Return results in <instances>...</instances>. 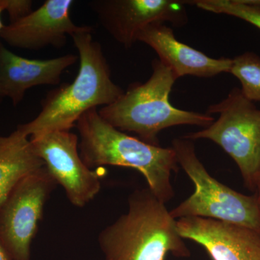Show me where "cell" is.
I'll list each match as a JSON object with an SVG mask.
<instances>
[{
    "instance_id": "6da1fadb",
    "label": "cell",
    "mask_w": 260,
    "mask_h": 260,
    "mask_svg": "<svg viewBox=\"0 0 260 260\" xmlns=\"http://www.w3.org/2000/svg\"><path fill=\"white\" fill-rule=\"evenodd\" d=\"M93 27L72 36L78 51L76 78L47 94L37 117L17 129L29 138L56 131H70L85 113L115 102L124 93L112 79L110 68L99 42L92 37Z\"/></svg>"
},
{
    "instance_id": "7a4b0ae2",
    "label": "cell",
    "mask_w": 260,
    "mask_h": 260,
    "mask_svg": "<svg viewBox=\"0 0 260 260\" xmlns=\"http://www.w3.org/2000/svg\"><path fill=\"white\" fill-rule=\"evenodd\" d=\"M79 152L90 169L103 166L132 168L141 173L148 188L162 203L174 197L172 172L179 169L177 155L172 148L145 143L116 129L99 115L98 109L83 114L76 123Z\"/></svg>"
},
{
    "instance_id": "3957f363",
    "label": "cell",
    "mask_w": 260,
    "mask_h": 260,
    "mask_svg": "<svg viewBox=\"0 0 260 260\" xmlns=\"http://www.w3.org/2000/svg\"><path fill=\"white\" fill-rule=\"evenodd\" d=\"M128 205L127 213L99 234L104 260H165L169 253L190 256L177 220L148 187L135 191Z\"/></svg>"
},
{
    "instance_id": "277c9868",
    "label": "cell",
    "mask_w": 260,
    "mask_h": 260,
    "mask_svg": "<svg viewBox=\"0 0 260 260\" xmlns=\"http://www.w3.org/2000/svg\"><path fill=\"white\" fill-rule=\"evenodd\" d=\"M153 73L144 83L132 84L115 102L101 108L99 115L121 132L138 135L140 140L159 145L162 130L179 125L207 128L215 121L209 114L188 112L171 104L169 95L178 79L159 59L152 61Z\"/></svg>"
},
{
    "instance_id": "5b68a950",
    "label": "cell",
    "mask_w": 260,
    "mask_h": 260,
    "mask_svg": "<svg viewBox=\"0 0 260 260\" xmlns=\"http://www.w3.org/2000/svg\"><path fill=\"white\" fill-rule=\"evenodd\" d=\"M172 148L179 165L194 185V191L170 214L174 219L200 217L250 229L260 234L256 195L243 194L210 175L195 152L192 140L176 138Z\"/></svg>"
},
{
    "instance_id": "8992f818",
    "label": "cell",
    "mask_w": 260,
    "mask_h": 260,
    "mask_svg": "<svg viewBox=\"0 0 260 260\" xmlns=\"http://www.w3.org/2000/svg\"><path fill=\"white\" fill-rule=\"evenodd\" d=\"M205 113L220 116L208 127L183 138L210 140L221 147L237 164L246 187L256 191L260 174V109L235 88Z\"/></svg>"
},
{
    "instance_id": "52a82bcc",
    "label": "cell",
    "mask_w": 260,
    "mask_h": 260,
    "mask_svg": "<svg viewBox=\"0 0 260 260\" xmlns=\"http://www.w3.org/2000/svg\"><path fill=\"white\" fill-rule=\"evenodd\" d=\"M56 185L44 166L22 179L0 205V243L11 260H30L31 243Z\"/></svg>"
},
{
    "instance_id": "ba28073f",
    "label": "cell",
    "mask_w": 260,
    "mask_h": 260,
    "mask_svg": "<svg viewBox=\"0 0 260 260\" xmlns=\"http://www.w3.org/2000/svg\"><path fill=\"white\" fill-rule=\"evenodd\" d=\"M29 140L72 205L83 208L99 194L102 174L99 168L90 169L82 160L78 135L70 131H56Z\"/></svg>"
},
{
    "instance_id": "9c48e42d",
    "label": "cell",
    "mask_w": 260,
    "mask_h": 260,
    "mask_svg": "<svg viewBox=\"0 0 260 260\" xmlns=\"http://www.w3.org/2000/svg\"><path fill=\"white\" fill-rule=\"evenodd\" d=\"M88 5L103 28L125 49L133 47L140 32L151 24L169 22L181 27L188 20V1L92 0Z\"/></svg>"
},
{
    "instance_id": "30bf717a",
    "label": "cell",
    "mask_w": 260,
    "mask_h": 260,
    "mask_svg": "<svg viewBox=\"0 0 260 260\" xmlns=\"http://www.w3.org/2000/svg\"><path fill=\"white\" fill-rule=\"evenodd\" d=\"M74 3L73 0H47L23 18L5 25L0 39L10 47L27 50L62 47L68 37L89 28L72 20Z\"/></svg>"
},
{
    "instance_id": "8fae6325",
    "label": "cell",
    "mask_w": 260,
    "mask_h": 260,
    "mask_svg": "<svg viewBox=\"0 0 260 260\" xmlns=\"http://www.w3.org/2000/svg\"><path fill=\"white\" fill-rule=\"evenodd\" d=\"M177 223L181 237L203 246L212 260H260V234L255 231L200 217Z\"/></svg>"
},
{
    "instance_id": "7c38bea8",
    "label": "cell",
    "mask_w": 260,
    "mask_h": 260,
    "mask_svg": "<svg viewBox=\"0 0 260 260\" xmlns=\"http://www.w3.org/2000/svg\"><path fill=\"white\" fill-rule=\"evenodd\" d=\"M138 42L151 47L178 79L184 75L211 78L221 73H230L232 59H213L179 42L172 28L165 23H153L146 27L140 32Z\"/></svg>"
},
{
    "instance_id": "4fadbf2b",
    "label": "cell",
    "mask_w": 260,
    "mask_h": 260,
    "mask_svg": "<svg viewBox=\"0 0 260 260\" xmlns=\"http://www.w3.org/2000/svg\"><path fill=\"white\" fill-rule=\"evenodd\" d=\"M78 56L66 54L49 59L22 57L0 47V92L13 105L23 101L25 92L39 85H59L63 73L78 61Z\"/></svg>"
},
{
    "instance_id": "5bb4252c",
    "label": "cell",
    "mask_w": 260,
    "mask_h": 260,
    "mask_svg": "<svg viewBox=\"0 0 260 260\" xmlns=\"http://www.w3.org/2000/svg\"><path fill=\"white\" fill-rule=\"evenodd\" d=\"M44 167L30 140L20 130L0 136V205L22 179Z\"/></svg>"
},
{
    "instance_id": "9a60e30c",
    "label": "cell",
    "mask_w": 260,
    "mask_h": 260,
    "mask_svg": "<svg viewBox=\"0 0 260 260\" xmlns=\"http://www.w3.org/2000/svg\"><path fill=\"white\" fill-rule=\"evenodd\" d=\"M189 4L210 13L242 19L260 29V0H194Z\"/></svg>"
},
{
    "instance_id": "2e32d148",
    "label": "cell",
    "mask_w": 260,
    "mask_h": 260,
    "mask_svg": "<svg viewBox=\"0 0 260 260\" xmlns=\"http://www.w3.org/2000/svg\"><path fill=\"white\" fill-rule=\"evenodd\" d=\"M231 74L242 85L241 91L251 102H260V57L254 53H244L232 59Z\"/></svg>"
},
{
    "instance_id": "e0dca14e",
    "label": "cell",
    "mask_w": 260,
    "mask_h": 260,
    "mask_svg": "<svg viewBox=\"0 0 260 260\" xmlns=\"http://www.w3.org/2000/svg\"><path fill=\"white\" fill-rule=\"evenodd\" d=\"M30 0H8L6 11L9 14L10 23L23 18L32 11Z\"/></svg>"
},
{
    "instance_id": "ac0fdd59",
    "label": "cell",
    "mask_w": 260,
    "mask_h": 260,
    "mask_svg": "<svg viewBox=\"0 0 260 260\" xmlns=\"http://www.w3.org/2000/svg\"><path fill=\"white\" fill-rule=\"evenodd\" d=\"M7 7H8V0H0V34L5 26L2 21L1 15L3 12L6 11Z\"/></svg>"
},
{
    "instance_id": "d6986e66",
    "label": "cell",
    "mask_w": 260,
    "mask_h": 260,
    "mask_svg": "<svg viewBox=\"0 0 260 260\" xmlns=\"http://www.w3.org/2000/svg\"><path fill=\"white\" fill-rule=\"evenodd\" d=\"M0 260H11L9 254H8L7 251L5 250L3 246L2 245L1 243H0Z\"/></svg>"
},
{
    "instance_id": "ffe728a7",
    "label": "cell",
    "mask_w": 260,
    "mask_h": 260,
    "mask_svg": "<svg viewBox=\"0 0 260 260\" xmlns=\"http://www.w3.org/2000/svg\"><path fill=\"white\" fill-rule=\"evenodd\" d=\"M255 195L256 198V202H257L258 208H259L260 212V187L256 189Z\"/></svg>"
},
{
    "instance_id": "44dd1931",
    "label": "cell",
    "mask_w": 260,
    "mask_h": 260,
    "mask_svg": "<svg viewBox=\"0 0 260 260\" xmlns=\"http://www.w3.org/2000/svg\"><path fill=\"white\" fill-rule=\"evenodd\" d=\"M260 187V174L259 177H258L257 181H256V189Z\"/></svg>"
},
{
    "instance_id": "7402d4cb",
    "label": "cell",
    "mask_w": 260,
    "mask_h": 260,
    "mask_svg": "<svg viewBox=\"0 0 260 260\" xmlns=\"http://www.w3.org/2000/svg\"><path fill=\"white\" fill-rule=\"evenodd\" d=\"M3 98H4V97H3V95H2L1 92H0V101H1L2 99H3Z\"/></svg>"
},
{
    "instance_id": "603a6c76",
    "label": "cell",
    "mask_w": 260,
    "mask_h": 260,
    "mask_svg": "<svg viewBox=\"0 0 260 260\" xmlns=\"http://www.w3.org/2000/svg\"><path fill=\"white\" fill-rule=\"evenodd\" d=\"M2 44H3V43H2L1 41H0V47H1Z\"/></svg>"
}]
</instances>
